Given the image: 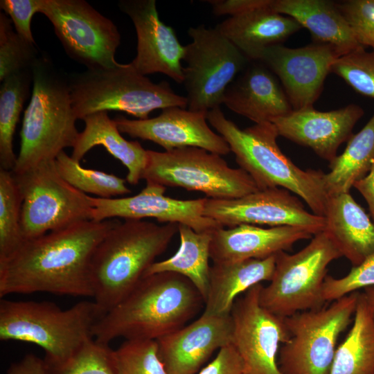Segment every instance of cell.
Returning a JSON list of instances; mask_svg holds the SVG:
<instances>
[{
    "label": "cell",
    "instance_id": "cell-1",
    "mask_svg": "<svg viewBox=\"0 0 374 374\" xmlns=\"http://www.w3.org/2000/svg\"><path fill=\"white\" fill-rule=\"evenodd\" d=\"M118 221H84L25 240L0 262V297L38 292L92 297L91 258Z\"/></svg>",
    "mask_w": 374,
    "mask_h": 374
},
{
    "label": "cell",
    "instance_id": "cell-2",
    "mask_svg": "<svg viewBox=\"0 0 374 374\" xmlns=\"http://www.w3.org/2000/svg\"><path fill=\"white\" fill-rule=\"evenodd\" d=\"M204 305L197 289L180 274L145 276L98 321L93 339L106 345L118 337L157 340L185 326Z\"/></svg>",
    "mask_w": 374,
    "mask_h": 374
},
{
    "label": "cell",
    "instance_id": "cell-3",
    "mask_svg": "<svg viewBox=\"0 0 374 374\" xmlns=\"http://www.w3.org/2000/svg\"><path fill=\"white\" fill-rule=\"evenodd\" d=\"M178 232V224L118 221L96 248L90 264L93 301L103 317L136 286Z\"/></svg>",
    "mask_w": 374,
    "mask_h": 374
},
{
    "label": "cell",
    "instance_id": "cell-4",
    "mask_svg": "<svg viewBox=\"0 0 374 374\" xmlns=\"http://www.w3.org/2000/svg\"><path fill=\"white\" fill-rule=\"evenodd\" d=\"M207 121L233 153L240 168L253 179L259 190L282 188L296 194L312 213L324 216L328 195L320 170H302L280 150L274 124L256 123L240 129L228 119L220 107L207 113Z\"/></svg>",
    "mask_w": 374,
    "mask_h": 374
},
{
    "label": "cell",
    "instance_id": "cell-5",
    "mask_svg": "<svg viewBox=\"0 0 374 374\" xmlns=\"http://www.w3.org/2000/svg\"><path fill=\"white\" fill-rule=\"evenodd\" d=\"M31 98L24 111L20 148L12 173L17 175L55 160L73 148L79 132L72 107L68 75L45 55L32 67Z\"/></svg>",
    "mask_w": 374,
    "mask_h": 374
},
{
    "label": "cell",
    "instance_id": "cell-6",
    "mask_svg": "<svg viewBox=\"0 0 374 374\" xmlns=\"http://www.w3.org/2000/svg\"><path fill=\"white\" fill-rule=\"evenodd\" d=\"M102 317L93 301L62 310L47 301L1 299L0 339L36 344L45 351L46 362L60 363L93 339V327Z\"/></svg>",
    "mask_w": 374,
    "mask_h": 374
},
{
    "label": "cell",
    "instance_id": "cell-7",
    "mask_svg": "<svg viewBox=\"0 0 374 374\" xmlns=\"http://www.w3.org/2000/svg\"><path fill=\"white\" fill-rule=\"evenodd\" d=\"M77 119L103 111H119L137 119L149 118L156 109L187 108L186 96L176 93L168 82H153L131 64L105 69H87L68 75Z\"/></svg>",
    "mask_w": 374,
    "mask_h": 374
},
{
    "label": "cell",
    "instance_id": "cell-8",
    "mask_svg": "<svg viewBox=\"0 0 374 374\" xmlns=\"http://www.w3.org/2000/svg\"><path fill=\"white\" fill-rule=\"evenodd\" d=\"M341 256L324 231L314 235L308 245L295 253H278L272 278L260 290V305L282 318L322 308L327 267Z\"/></svg>",
    "mask_w": 374,
    "mask_h": 374
},
{
    "label": "cell",
    "instance_id": "cell-9",
    "mask_svg": "<svg viewBox=\"0 0 374 374\" xmlns=\"http://www.w3.org/2000/svg\"><path fill=\"white\" fill-rule=\"evenodd\" d=\"M142 179L167 187L201 192L213 199H232L258 190L241 168H233L219 154L197 147L157 152L148 150Z\"/></svg>",
    "mask_w": 374,
    "mask_h": 374
},
{
    "label": "cell",
    "instance_id": "cell-10",
    "mask_svg": "<svg viewBox=\"0 0 374 374\" xmlns=\"http://www.w3.org/2000/svg\"><path fill=\"white\" fill-rule=\"evenodd\" d=\"M358 295L354 292L328 306L284 318L290 339L278 351L282 374H330L337 339L351 322Z\"/></svg>",
    "mask_w": 374,
    "mask_h": 374
},
{
    "label": "cell",
    "instance_id": "cell-11",
    "mask_svg": "<svg viewBox=\"0 0 374 374\" xmlns=\"http://www.w3.org/2000/svg\"><path fill=\"white\" fill-rule=\"evenodd\" d=\"M13 175L22 197L21 226L24 241L91 220V196L65 181L55 160Z\"/></svg>",
    "mask_w": 374,
    "mask_h": 374
},
{
    "label": "cell",
    "instance_id": "cell-12",
    "mask_svg": "<svg viewBox=\"0 0 374 374\" xmlns=\"http://www.w3.org/2000/svg\"><path fill=\"white\" fill-rule=\"evenodd\" d=\"M192 42L185 46L183 61L187 109L208 111L220 107L228 86L251 62L216 27H190Z\"/></svg>",
    "mask_w": 374,
    "mask_h": 374
},
{
    "label": "cell",
    "instance_id": "cell-13",
    "mask_svg": "<svg viewBox=\"0 0 374 374\" xmlns=\"http://www.w3.org/2000/svg\"><path fill=\"white\" fill-rule=\"evenodd\" d=\"M39 13L52 24L66 53L87 69L118 66L116 26L84 0H42Z\"/></svg>",
    "mask_w": 374,
    "mask_h": 374
},
{
    "label": "cell",
    "instance_id": "cell-14",
    "mask_svg": "<svg viewBox=\"0 0 374 374\" xmlns=\"http://www.w3.org/2000/svg\"><path fill=\"white\" fill-rule=\"evenodd\" d=\"M262 287L254 285L235 301L232 344L242 359L243 374H282L277 355L280 344L286 343L290 334L284 318L260 305Z\"/></svg>",
    "mask_w": 374,
    "mask_h": 374
},
{
    "label": "cell",
    "instance_id": "cell-15",
    "mask_svg": "<svg viewBox=\"0 0 374 374\" xmlns=\"http://www.w3.org/2000/svg\"><path fill=\"white\" fill-rule=\"evenodd\" d=\"M204 214L229 228L240 224L296 226L314 235L326 226L324 217L308 211L298 197L282 188L258 190L232 199L206 197Z\"/></svg>",
    "mask_w": 374,
    "mask_h": 374
},
{
    "label": "cell",
    "instance_id": "cell-16",
    "mask_svg": "<svg viewBox=\"0 0 374 374\" xmlns=\"http://www.w3.org/2000/svg\"><path fill=\"white\" fill-rule=\"evenodd\" d=\"M341 56L329 45L313 43L299 48L283 44L265 49L259 62L280 81L293 109L313 107L334 62Z\"/></svg>",
    "mask_w": 374,
    "mask_h": 374
},
{
    "label": "cell",
    "instance_id": "cell-17",
    "mask_svg": "<svg viewBox=\"0 0 374 374\" xmlns=\"http://www.w3.org/2000/svg\"><path fill=\"white\" fill-rule=\"evenodd\" d=\"M166 187L146 182L138 194L126 197L103 199L91 197V220L101 222L116 217L125 220L154 218L161 223L186 224L198 233L213 232L222 227L204 214L206 197L177 199L164 195Z\"/></svg>",
    "mask_w": 374,
    "mask_h": 374
},
{
    "label": "cell",
    "instance_id": "cell-18",
    "mask_svg": "<svg viewBox=\"0 0 374 374\" xmlns=\"http://www.w3.org/2000/svg\"><path fill=\"white\" fill-rule=\"evenodd\" d=\"M118 5L136 30V55L130 62L132 66L143 75L161 73L183 83L185 46L173 28L161 21L156 1L121 0Z\"/></svg>",
    "mask_w": 374,
    "mask_h": 374
},
{
    "label": "cell",
    "instance_id": "cell-19",
    "mask_svg": "<svg viewBox=\"0 0 374 374\" xmlns=\"http://www.w3.org/2000/svg\"><path fill=\"white\" fill-rule=\"evenodd\" d=\"M121 133L154 142L166 151L184 147H197L222 155L231 150L223 137L207 123V113L181 107H169L147 119L114 118Z\"/></svg>",
    "mask_w": 374,
    "mask_h": 374
},
{
    "label": "cell",
    "instance_id": "cell-20",
    "mask_svg": "<svg viewBox=\"0 0 374 374\" xmlns=\"http://www.w3.org/2000/svg\"><path fill=\"white\" fill-rule=\"evenodd\" d=\"M232 317L202 314L195 321L158 339L168 374H196L217 349L232 344Z\"/></svg>",
    "mask_w": 374,
    "mask_h": 374
},
{
    "label": "cell",
    "instance_id": "cell-21",
    "mask_svg": "<svg viewBox=\"0 0 374 374\" xmlns=\"http://www.w3.org/2000/svg\"><path fill=\"white\" fill-rule=\"evenodd\" d=\"M364 111L356 104L320 112L314 107L292 111L274 120L278 135L312 149L319 157L332 161L339 146L353 136V130Z\"/></svg>",
    "mask_w": 374,
    "mask_h": 374
},
{
    "label": "cell",
    "instance_id": "cell-22",
    "mask_svg": "<svg viewBox=\"0 0 374 374\" xmlns=\"http://www.w3.org/2000/svg\"><path fill=\"white\" fill-rule=\"evenodd\" d=\"M222 104L255 124L272 123L293 111L277 77L259 61H251L228 86Z\"/></svg>",
    "mask_w": 374,
    "mask_h": 374
},
{
    "label": "cell",
    "instance_id": "cell-23",
    "mask_svg": "<svg viewBox=\"0 0 374 374\" xmlns=\"http://www.w3.org/2000/svg\"><path fill=\"white\" fill-rule=\"evenodd\" d=\"M307 229L296 226L262 228L240 224L212 232L210 257L213 262L265 259L290 250L298 241L312 238Z\"/></svg>",
    "mask_w": 374,
    "mask_h": 374
},
{
    "label": "cell",
    "instance_id": "cell-24",
    "mask_svg": "<svg viewBox=\"0 0 374 374\" xmlns=\"http://www.w3.org/2000/svg\"><path fill=\"white\" fill-rule=\"evenodd\" d=\"M216 28L250 61H258L265 49L283 44L302 26L270 5L229 17Z\"/></svg>",
    "mask_w": 374,
    "mask_h": 374
},
{
    "label": "cell",
    "instance_id": "cell-25",
    "mask_svg": "<svg viewBox=\"0 0 374 374\" xmlns=\"http://www.w3.org/2000/svg\"><path fill=\"white\" fill-rule=\"evenodd\" d=\"M326 231L353 266L374 253V222L350 193L328 197Z\"/></svg>",
    "mask_w": 374,
    "mask_h": 374
},
{
    "label": "cell",
    "instance_id": "cell-26",
    "mask_svg": "<svg viewBox=\"0 0 374 374\" xmlns=\"http://www.w3.org/2000/svg\"><path fill=\"white\" fill-rule=\"evenodd\" d=\"M271 8L295 19L310 33L313 43L329 45L341 57L359 48V44L339 10L328 0H272Z\"/></svg>",
    "mask_w": 374,
    "mask_h": 374
},
{
    "label": "cell",
    "instance_id": "cell-27",
    "mask_svg": "<svg viewBox=\"0 0 374 374\" xmlns=\"http://www.w3.org/2000/svg\"><path fill=\"white\" fill-rule=\"evenodd\" d=\"M275 265V256L265 259L213 262L210 268L208 292L203 313L230 314L240 294L262 281L271 280Z\"/></svg>",
    "mask_w": 374,
    "mask_h": 374
},
{
    "label": "cell",
    "instance_id": "cell-28",
    "mask_svg": "<svg viewBox=\"0 0 374 374\" xmlns=\"http://www.w3.org/2000/svg\"><path fill=\"white\" fill-rule=\"evenodd\" d=\"M108 112L103 111L85 116L84 128L79 133L71 157L80 162L93 148L102 145L114 158L126 167V181L136 185L143 178L148 159V150L136 141L123 138L114 119Z\"/></svg>",
    "mask_w": 374,
    "mask_h": 374
},
{
    "label": "cell",
    "instance_id": "cell-29",
    "mask_svg": "<svg viewBox=\"0 0 374 374\" xmlns=\"http://www.w3.org/2000/svg\"><path fill=\"white\" fill-rule=\"evenodd\" d=\"M354 323L337 348L330 374H374V286L359 292Z\"/></svg>",
    "mask_w": 374,
    "mask_h": 374
},
{
    "label": "cell",
    "instance_id": "cell-30",
    "mask_svg": "<svg viewBox=\"0 0 374 374\" xmlns=\"http://www.w3.org/2000/svg\"><path fill=\"white\" fill-rule=\"evenodd\" d=\"M178 233L180 244L177 252L166 260L152 263L143 276L162 272L180 274L195 285L205 303L209 287L212 232L198 233L186 224H178Z\"/></svg>",
    "mask_w": 374,
    "mask_h": 374
},
{
    "label": "cell",
    "instance_id": "cell-31",
    "mask_svg": "<svg viewBox=\"0 0 374 374\" xmlns=\"http://www.w3.org/2000/svg\"><path fill=\"white\" fill-rule=\"evenodd\" d=\"M374 161V113L364 127L348 141L340 155L329 163L323 176L329 196L348 193L354 184L366 176Z\"/></svg>",
    "mask_w": 374,
    "mask_h": 374
},
{
    "label": "cell",
    "instance_id": "cell-32",
    "mask_svg": "<svg viewBox=\"0 0 374 374\" xmlns=\"http://www.w3.org/2000/svg\"><path fill=\"white\" fill-rule=\"evenodd\" d=\"M33 83L32 69L16 72L4 79L0 87V169L12 171L17 156L13 139L24 105Z\"/></svg>",
    "mask_w": 374,
    "mask_h": 374
},
{
    "label": "cell",
    "instance_id": "cell-33",
    "mask_svg": "<svg viewBox=\"0 0 374 374\" xmlns=\"http://www.w3.org/2000/svg\"><path fill=\"white\" fill-rule=\"evenodd\" d=\"M55 163L61 177L87 195L90 193L98 198L109 199L131 193L126 186V179L114 174L85 168L64 151L57 155Z\"/></svg>",
    "mask_w": 374,
    "mask_h": 374
},
{
    "label": "cell",
    "instance_id": "cell-34",
    "mask_svg": "<svg viewBox=\"0 0 374 374\" xmlns=\"http://www.w3.org/2000/svg\"><path fill=\"white\" fill-rule=\"evenodd\" d=\"M22 197L12 171L0 169V262L24 242L21 226Z\"/></svg>",
    "mask_w": 374,
    "mask_h": 374
},
{
    "label": "cell",
    "instance_id": "cell-35",
    "mask_svg": "<svg viewBox=\"0 0 374 374\" xmlns=\"http://www.w3.org/2000/svg\"><path fill=\"white\" fill-rule=\"evenodd\" d=\"M111 355L116 374H168L156 340L125 339Z\"/></svg>",
    "mask_w": 374,
    "mask_h": 374
},
{
    "label": "cell",
    "instance_id": "cell-36",
    "mask_svg": "<svg viewBox=\"0 0 374 374\" xmlns=\"http://www.w3.org/2000/svg\"><path fill=\"white\" fill-rule=\"evenodd\" d=\"M36 44L21 39L14 30L12 21L0 13V81L12 74L32 69L39 57Z\"/></svg>",
    "mask_w": 374,
    "mask_h": 374
},
{
    "label": "cell",
    "instance_id": "cell-37",
    "mask_svg": "<svg viewBox=\"0 0 374 374\" xmlns=\"http://www.w3.org/2000/svg\"><path fill=\"white\" fill-rule=\"evenodd\" d=\"M111 353L109 345L93 339L67 360L46 363L50 374H116Z\"/></svg>",
    "mask_w": 374,
    "mask_h": 374
},
{
    "label": "cell",
    "instance_id": "cell-38",
    "mask_svg": "<svg viewBox=\"0 0 374 374\" xmlns=\"http://www.w3.org/2000/svg\"><path fill=\"white\" fill-rule=\"evenodd\" d=\"M331 73L341 78L357 93L374 99V50L361 48L339 57Z\"/></svg>",
    "mask_w": 374,
    "mask_h": 374
},
{
    "label": "cell",
    "instance_id": "cell-39",
    "mask_svg": "<svg viewBox=\"0 0 374 374\" xmlns=\"http://www.w3.org/2000/svg\"><path fill=\"white\" fill-rule=\"evenodd\" d=\"M374 286V253L361 264L353 266L345 276L336 278L327 275L323 285L325 302L333 301L361 288Z\"/></svg>",
    "mask_w": 374,
    "mask_h": 374
},
{
    "label": "cell",
    "instance_id": "cell-40",
    "mask_svg": "<svg viewBox=\"0 0 374 374\" xmlns=\"http://www.w3.org/2000/svg\"><path fill=\"white\" fill-rule=\"evenodd\" d=\"M337 3L359 44L374 50V0H348Z\"/></svg>",
    "mask_w": 374,
    "mask_h": 374
},
{
    "label": "cell",
    "instance_id": "cell-41",
    "mask_svg": "<svg viewBox=\"0 0 374 374\" xmlns=\"http://www.w3.org/2000/svg\"><path fill=\"white\" fill-rule=\"evenodd\" d=\"M42 0H1L0 8L9 15L15 30L26 42L36 44L31 30L33 15L39 12Z\"/></svg>",
    "mask_w": 374,
    "mask_h": 374
},
{
    "label": "cell",
    "instance_id": "cell-42",
    "mask_svg": "<svg viewBox=\"0 0 374 374\" xmlns=\"http://www.w3.org/2000/svg\"><path fill=\"white\" fill-rule=\"evenodd\" d=\"M198 374H243V364L231 344L220 348L215 357Z\"/></svg>",
    "mask_w": 374,
    "mask_h": 374
},
{
    "label": "cell",
    "instance_id": "cell-43",
    "mask_svg": "<svg viewBox=\"0 0 374 374\" xmlns=\"http://www.w3.org/2000/svg\"><path fill=\"white\" fill-rule=\"evenodd\" d=\"M272 0H208L216 16H235L253 10L269 6Z\"/></svg>",
    "mask_w": 374,
    "mask_h": 374
},
{
    "label": "cell",
    "instance_id": "cell-44",
    "mask_svg": "<svg viewBox=\"0 0 374 374\" xmlns=\"http://www.w3.org/2000/svg\"><path fill=\"white\" fill-rule=\"evenodd\" d=\"M7 374H50L45 359L33 354H28L19 362L12 364Z\"/></svg>",
    "mask_w": 374,
    "mask_h": 374
},
{
    "label": "cell",
    "instance_id": "cell-45",
    "mask_svg": "<svg viewBox=\"0 0 374 374\" xmlns=\"http://www.w3.org/2000/svg\"><path fill=\"white\" fill-rule=\"evenodd\" d=\"M353 187L361 193L366 201L374 222V161L368 174L356 181Z\"/></svg>",
    "mask_w": 374,
    "mask_h": 374
}]
</instances>
